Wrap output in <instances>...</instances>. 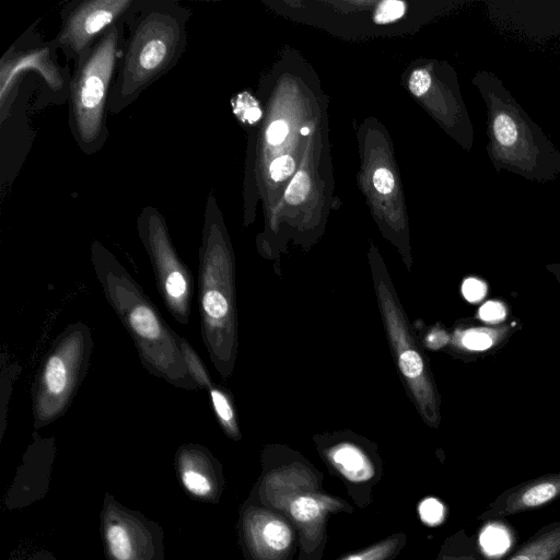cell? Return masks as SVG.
<instances>
[{
  "label": "cell",
  "mask_w": 560,
  "mask_h": 560,
  "mask_svg": "<svg viewBox=\"0 0 560 560\" xmlns=\"http://www.w3.org/2000/svg\"><path fill=\"white\" fill-rule=\"evenodd\" d=\"M308 132H310V129H308L307 127H303V128L301 129V135H303V136L308 135Z\"/></svg>",
  "instance_id": "obj_33"
},
{
  "label": "cell",
  "mask_w": 560,
  "mask_h": 560,
  "mask_svg": "<svg viewBox=\"0 0 560 560\" xmlns=\"http://www.w3.org/2000/svg\"><path fill=\"white\" fill-rule=\"evenodd\" d=\"M231 103L235 116L241 121L254 124L260 119L261 110L256 100L249 93H240Z\"/></svg>",
  "instance_id": "obj_22"
},
{
  "label": "cell",
  "mask_w": 560,
  "mask_h": 560,
  "mask_svg": "<svg viewBox=\"0 0 560 560\" xmlns=\"http://www.w3.org/2000/svg\"><path fill=\"white\" fill-rule=\"evenodd\" d=\"M463 345L470 350H486L493 343V336L489 330L469 329L462 338Z\"/></svg>",
  "instance_id": "obj_26"
},
{
  "label": "cell",
  "mask_w": 560,
  "mask_h": 560,
  "mask_svg": "<svg viewBox=\"0 0 560 560\" xmlns=\"http://www.w3.org/2000/svg\"><path fill=\"white\" fill-rule=\"evenodd\" d=\"M288 131V126L283 120L273 121L267 129V140L270 144H279L285 139Z\"/></svg>",
  "instance_id": "obj_32"
},
{
  "label": "cell",
  "mask_w": 560,
  "mask_h": 560,
  "mask_svg": "<svg viewBox=\"0 0 560 560\" xmlns=\"http://www.w3.org/2000/svg\"><path fill=\"white\" fill-rule=\"evenodd\" d=\"M91 261L104 295L124 325L148 373L177 388L196 390L175 332L141 285L100 241L91 245Z\"/></svg>",
  "instance_id": "obj_2"
},
{
  "label": "cell",
  "mask_w": 560,
  "mask_h": 560,
  "mask_svg": "<svg viewBox=\"0 0 560 560\" xmlns=\"http://www.w3.org/2000/svg\"><path fill=\"white\" fill-rule=\"evenodd\" d=\"M244 534L258 560H284L290 555L295 530L283 515L261 508L249 509L244 516Z\"/></svg>",
  "instance_id": "obj_10"
},
{
  "label": "cell",
  "mask_w": 560,
  "mask_h": 560,
  "mask_svg": "<svg viewBox=\"0 0 560 560\" xmlns=\"http://www.w3.org/2000/svg\"><path fill=\"white\" fill-rule=\"evenodd\" d=\"M51 43H25L13 45L1 59V106L9 101V95L18 78L25 71L38 73L50 91L63 102L69 96L71 78L62 71L56 60Z\"/></svg>",
  "instance_id": "obj_9"
},
{
  "label": "cell",
  "mask_w": 560,
  "mask_h": 560,
  "mask_svg": "<svg viewBox=\"0 0 560 560\" xmlns=\"http://www.w3.org/2000/svg\"><path fill=\"white\" fill-rule=\"evenodd\" d=\"M311 188V179L304 171H299L288 186L284 198L290 205L301 203Z\"/></svg>",
  "instance_id": "obj_23"
},
{
  "label": "cell",
  "mask_w": 560,
  "mask_h": 560,
  "mask_svg": "<svg viewBox=\"0 0 560 560\" xmlns=\"http://www.w3.org/2000/svg\"><path fill=\"white\" fill-rule=\"evenodd\" d=\"M177 466L185 488L197 497H209L214 486L211 455L201 446L187 444L177 453Z\"/></svg>",
  "instance_id": "obj_12"
},
{
  "label": "cell",
  "mask_w": 560,
  "mask_h": 560,
  "mask_svg": "<svg viewBox=\"0 0 560 560\" xmlns=\"http://www.w3.org/2000/svg\"><path fill=\"white\" fill-rule=\"evenodd\" d=\"M207 392L220 425L228 435L236 439L238 436V428L235 412L226 392L215 384Z\"/></svg>",
  "instance_id": "obj_18"
},
{
  "label": "cell",
  "mask_w": 560,
  "mask_h": 560,
  "mask_svg": "<svg viewBox=\"0 0 560 560\" xmlns=\"http://www.w3.org/2000/svg\"><path fill=\"white\" fill-rule=\"evenodd\" d=\"M107 548L115 560H131L133 544L130 534L121 524H110L105 533Z\"/></svg>",
  "instance_id": "obj_20"
},
{
  "label": "cell",
  "mask_w": 560,
  "mask_h": 560,
  "mask_svg": "<svg viewBox=\"0 0 560 560\" xmlns=\"http://www.w3.org/2000/svg\"><path fill=\"white\" fill-rule=\"evenodd\" d=\"M431 77L424 69L415 70L409 79V89L416 96L423 95L430 88Z\"/></svg>",
  "instance_id": "obj_28"
},
{
  "label": "cell",
  "mask_w": 560,
  "mask_h": 560,
  "mask_svg": "<svg viewBox=\"0 0 560 560\" xmlns=\"http://www.w3.org/2000/svg\"><path fill=\"white\" fill-rule=\"evenodd\" d=\"M295 163L290 155H282L272 161L270 165L271 178L281 182L288 178L294 171Z\"/></svg>",
  "instance_id": "obj_27"
},
{
  "label": "cell",
  "mask_w": 560,
  "mask_h": 560,
  "mask_svg": "<svg viewBox=\"0 0 560 560\" xmlns=\"http://www.w3.org/2000/svg\"><path fill=\"white\" fill-rule=\"evenodd\" d=\"M137 231L165 307L178 323L188 324L194 278L176 252L165 218L156 208L145 206L138 215Z\"/></svg>",
  "instance_id": "obj_7"
},
{
  "label": "cell",
  "mask_w": 560,
  "mask_h": 560,
  "mask_svg": "<svg viewBox=\"0 0 560 560\" xmlns=\"http://www.w3.org/2000/svg\"><path fill=\"white\" fill-rule=\"evenodd\" d=\"M533 132L526 131L525 120L510 107H493L491 109V138L502 154L508 158L520 156L533 141L526 140Z\"/></svg>",
  "instance_id": "obj_13"
},
{
  "label": "cell",
  "mask_w": 560,
  "mask_h": 560,
  "mask_svg": "<svg viewBox=\"0 0 560 560\" xmlns=\"http://www.w3.org/2000/svg\"><path fill=\"white\" fill-rule=\"evenodd\" d=\"M418 510L422 522L427 525H439L444 518V505L435 498L422 500Z\"/></svg>",
  "instance_id": "obj_25"
},
{
  "label": "cell",
  "mask_w": 560,
  "mask_h": 560,
  "mask_svg": "<svg viewBox=\"0 0 560 560\" xmlns=\"http://www.w3.org/2000/svg\"><path fill=\"white\" fill-rule=\"evenodd\" d=\"M260 489L264 501L273 510L283 512L296 526L306 552L323 544L329 514L350 508L339 498L317 490L310 474L294 469L269 475Z\"/></svg>",
  "instance_id": "obj_6"
},
{
  "label": "cell",
  "mask_w": 560,
  "mask_h": 560,
  "mask_svg": "<svg viewBox=\"0 0 560 560\" xmlns=\"http://www.w3.org/2000/svg\"><path fill=\"white\" fill-rule=\"evenodd\" d=\"M406 4L398 0L382 1L374 13V21L377 24H385L398 20L405 13Z\"/></svg>",
  "instance_id": "obj_24"
},
{
  "label": "cell",
  "mask_w": 560,
  "mask_h": 560,
  "mask_svg": "<svg viewBox=\"0 0 560 560\" xmlns=\"http://www.w3.org/2000/svg\"><path fill=\"white\" fill-rule=\"evenodd\" d=\"M176 341L178 343L189 376L195 382L198 389L208 390L213 385V382L203 361L184 337L177 334Z\"/></svg>",
  "instance_id": "obj_19"
},
{
  "label": "cell",
  "mask_w": 560,
  "mask_h": 560,
  "mask_svg": "<svg viewBox=\"0 0 560 560\" xmlns=\"http://www.w3.org/2000/svg\"><path fill=\"white\" fill-rule=\"evenodd\" d=\"M190 15V10L175 0H137L126 21L128 34L108 101L110 114L133 104L176 66L186 48Z\"/></svg>",
  "instance_id": "obj_1"
},
{
  "label": "cell",
  "mask_w": 560,
  "mask_h": 560,
  "mask_svg": "<svg viewBox=\"0 0 560 560\" xmlns=\"http://www.w3.org/2000/svg\"><path fill=\"white\" fill-rule=\"evenodd\" d=\"M438 560H490V558L471 537L462 532L445 541Z\"/></svg>",
  "instance_id": "obj_16"
},
{
  "label": "cell",
  "mask_w": 560,
  "mask_h": 560,
  "mask_svg": "<svg viewBox=\"0 0 560 560\" xmlns=\"http://www.w3.org/2000/svg\"><path fill=\"white\" fill-rule=\"evenodd\" d=\"M505 560H560V520L539 528Z\"/></svg>",
  "instance_id": "obj_15"
},
{
  "label": "cell",
  "mask_w": 560,
  "mask_h": 560,
  "mask_svg": "<svg viewBox=\"0 0 560 560\" xmlns=\"http://www.w3.org/2000/svg\"><path fill=\"white\" fill-rule=\"evenodd\" d=\"M462 291L467 301L478 302L486 295L487 287L476 278H468L464 281Z\"/></svg>",
  "instance_id": "obj_29"
},
{
  "label": "cell",
  "mask_w": 560,
  "mask_h": 560,
  "mask_svg": "<svg viewBox=\"0 0 560 560\" xmlns=\"http://www.w3.org/2000/svg\"><path fill=\"white\" fill-rule=\"evenodd\" d=\"M406 541L402 533L394 534L372 546L349 553L338 560H390L401 549Z\"/></svg>",
  "instance_id": "obj_17"
},
{
  "label": "cell",
  "mask_w": 560,
  "mask_h": 560,
  "mask_svg": "<svg viewBox=\"0 0 560 560\" xmlns=\"http://www.w3.org/2000/svg\"><path fill=\"white\" fill-rule=\"evenodd\" d=\"M137 0H74L61 10L51 45L74 63L114 25L126 24Z\"/></svg>",
  "instance_id": "obj_8"
},
{
  "label": "cell",
  "mask_w": 560,
  "mask_h": 560,
  "mask_svg": "<svg viewBox=\"0 0 560 560\" xmlns=\"http://www.w3.org/2000/svg\"><path fill=\"white\" fill-rule=\"evenodd\" d=\"M373 184L381 194H389L395 185L394 176L387 168H377L373 175Z\"/></svg>",
  "instance_id": "obj_31"
},
{
  "label": "cell",
  "mask_w": 560,
  "mask_h": 560,
  "mask_svg": "<svg viewBox=\"0 0 560 560\" xmlns=\"http://www.w3.org/2000/svg\"><path fill=\"white\" fill-rule=\"evenodd\" d=\"M510 545V536L504 526L493 524L485 526L479 536L480 548L489 556L504 552Z\"/></svg>",
  "instance_id": "obj_21"
},
{
  "label": "cell",
  "mask_w": 560,
  "mask_h": 560,
  "mask_svg": "<svg viewBox=\"0 0 560 560\" xmlns=\"http://www.w3.org/2000/svg\"><path fill=\"white\" fill-rule=\"evenodd\" d=\"M505 308L500 302L485 303L479 310V316L486 322H499L505 317Z\"/></svg>",
  "instance_id": "obj_30"
},
{
  "label": "cell",
  "mask_w": 560,
  "mask_h": 560,
  "mask_svg": "<svg viewBox=\"0 0 560 560\" xmlns=\"http://www.w3.org/2000/svg\"><path fill=\"white\" fill-rule=\"evenodd\" d=\"M201 337L215 369L232 370L236 348L233 256L212 195L208 196L198 252Z\"/></svg>",
  "instance_id": "obj_3"
},
{
  "label": "cell",
  "mask_w": 560,
  "mask_h": 560,
  "mask_svg": "<svg viewBox=\"0 0 560 560\" xmlns=\"http://www.w3.org/2000/svg\"><path fill=\"white\" fill-rule=\"evenodd\" d=\"M327 457L336 470L350 483H368L375 477L376 471L372 460L353 444H338L327 452Z\"/></svg>",
  "instance_id": "obj_14"
},
{
  "label": "cell",
  "mask_w": 560,
  "mask_h": 560,
  "mask_svg": "<svg viewBox=\"0 0 560 560\" xmlns=\"http://www.w3.org/2000/svg\"><path fill=\"white\" fill-rule=\"evenodd\" d=\"M560 499V472L547 474L504 490L478 516L493 522L532 511Z\"/></svg>",
  "instance_id": "obj_11"
},
{
  "label": "cell",
  "mask_w": 560,
  "mask_h": 560,
  "mask_svg": "<svg viewBox=\"0 0 560 560\" xmlns=\"http://www.w3.org/2000/svg\"><path fill=\"white\" fill-rule=\"evenodd\" d=\"M93 348L91 329L81 322L68 325L56 337L32 385L35 428L66 413L88 373Z\"/></svg>",
  "instance_id": "obj_5"
},
{
  "label": "cell",
  "mask_w": 560,
  "mask_h": 560,
  "mask_svg": "<svg viewBox=\"0 0 560 560\" xmlns=\"http://www.w3.org/2000/svg\"><path fill=\"white\" fill-rule=\"evenodd\" d=\"M126 24L112 26L75 63L68 96L71 135L86 155L108 139L107 115Z\"/></svg>",
  "instance_id": "obj_4"
}]
</instances>
